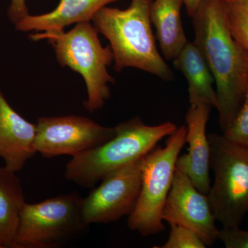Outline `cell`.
<instances>
[{
	"label": "cell",
	"instance_id": "19",
	"mask_svg": "<svg viewBox=\"0 0 248 248\" xmlns=\"http://www.w3.org/2000/svg\"><path fill=\"white\" fill-rule=\"evenodd\" d=\"M169 237L161 248H205V244L195 232L182 226L169 224Z\"/></svg>",
	"mask_w": 248,
	"mask_h": 248
},
{
	"label": "cell",
	"instance_id": "22",
	"mask_svg": "<svg viewBox=\"0 0 248 248\" xmlns=\"http://www.w3.org/2000/svg\"><path fill=\"white\" fill-rule=\"evenodd\" d=\"M185 5L187 14L192 17L195 14L202 0H183Z\"/></svg>",
	"mask_w": 248,
	"mask_h": 248
},
{
	"label": "cell",
	"instance_id": "6",
	"mask_svg": "<svg viewBox=\"0 0 248 248\" xmlns=\"http://www.w3.org/2000/svg\"><path fill=\"white\" fill-rule=\"evenodd\" d=\"M187 128H177L169 136L164 147H155L142 160L141 186L128 226L141 236L164 231L163 210L170 190L179 153L186 144Z\"/></svg>",
	"mask_w": 248,
	"mask_h": 248
},
{
	"label": "cell",
	"instance_id": "14",
	"mask_svg": "<svg viewBox=\"0 0 248 248\" xmlns=\"http://www.w3.org/2000/svg\"><path fill=\"white\" fill-rule=\"evenodd\" d=\"M174 68L182 72L188 84L191 107L205 104L218 108V98L213 73L200 49L193 42H187L173 60Z\"/></svg>",
	"mask_w": 248,
	"mask_h": 248
},
{
	"label": "cell",
	"instance_id": "2",
	"mask_svg": "<svg viewBox=\"0 0 248 248\" xmlns=\"http://www.w3.org/2000/svg\"><path fill=\"white\" fill-rule=\"evenodd\" d=\"M153 0H131L126 9L106 6L93 18V26L110 42L114 69L141 70L164 81L174 78L173 72L156 48L151 27Z\"/></svg>",
	"mask_w": 248,
	"mask_h": 248
},
{
	"label": "cell",
	"instance_id": "18",
	"mask_svg": "<svg viewBox=\"0 0 248 248\" xmlns=\"http://www.w3.org/2000/svg\"><path fill=\"white\" fill-rule=\"evenodd\" d=\"M223 133L231 141L248 148V89L239 112Z\"/></svg>",
	"mask_w": 248,
	"mask_h": 248
},
{
	"label": "cell",
	"instance_id": "12",
	"mask_svg": "<svg viewBox=\"0 0 248 248\" xmlns=\"http://www.w3.org/2000/svg\"><path fill=\"white\" fill-rule=\"evenodd\" d=\"M37 125L11 107L0 89V158L4 167L17 172L37 153Z\"/></svg>",
	"mask_w": 248,
	"mask_h": 248
},
{
	"label": "cell",
	"instance_id": "13",
	"mask_svg": "<svg viewBox=\"0 0 248 248\" xmlns=\"http://www.w3.org/2000/svg\"><path fill=\"white\" fill-rule=\"evenodd\" d=\"M119 0H60L53 11L37 16L28 15L15 24L16 30L36 31L30 35L32 41L42 40L46 36L64 31L73 24L91 22L100 10Z\"/></svg>",
	"mask_w": 248,
	"mask_h": 248
},
{
	"label": "cell",
	"instance_id": "5",
	"mask_svg": "<svg viewBox=\"0 0 248 248\" xmlns=\"http://www.w3.org/2000/svg\"><path fill=\"white\" fill-rule=\"evenodd\" d=\"M214 183L208 194L216 221L223 228L239 227L248 214V148L223 135H208Z\"/></svg>",
	"mask_w": 248,
	"mask_h": 248
},
{
	"label": "cell",
	"instance_id": "23",
	"mask_svg": "<svg viewBox=\"0 0 248 248\" xmlns=\"http://www.w3.org/2000/svg\"><path fill=\"white\" fill-rule=\"evenodd\" d=\"M226 2H231V1H238V0H224Z\"/></svg>",
	"mask_w": 248,
	"mask_h": 248
},
{
	"label": "cell",
	"instance_id": "17",
	"mask_svg": "<svg viewBox=\"0 0 248 248\" xmlns=\"http://www.w3.org/2000/svg\"><path fill=\"white\" fill-rule=\"evenodd\" d=\"M232 35L248 53V0L226 2Z\"/></svg>",
	"mask_w": 248,
	"mask_h": 248
},
{
	"label": "cell",
	"instance_id": "16",
	"mask_svg": "<svg viewBox=\"0 0 248 248\" xmlns=\"http://www.w3.org/2000/svg\"><path fill=\"white\" fill-rule=\"evenodd\" d=\"M16 173L0 167V248H14L21 212L27 203Z\"/></svg>",
	"mask_w": 248,
	"mask_h": 248
},
{
	"label": "cell",
	"instance_id": "4",
	"mask_svg": "<svg viewBox=\"0 0 248 248\" xmlns=\"http://www.w3.org/2000/svg\"><path fill=\"white\" fill-rule=\"evenodd\" d=\"M99 32L91 22L77 24L68 32L46 36L55 50L59 63L79 73L84 79L87 99L84 102L90 112L102 108L110 97L109 84L115 83V78L108 71L114 62L110 45L103 46Z\"/></svg>",
	"mask_w": 248,
	"mask_h": 248
},
{
	"label": "cell",
	"instance_id": "1",
	"mask_svg": "<svg viewBox=\"0 0 248 248\" xmlns=\"http://www.w3.org/2000/svg\"><path fill=\"white\" fill-rule=\"evenodd\" d=\"M195 41L215 81L219 125L226 131L248 89V53L232 35L224 0H202L192 16Z\"/></svg>",
	"mask_w": 248,
	"mask_h": 248
},
{
	"label": "cell",
	"instance_id": "11",
	"mask_svg": "<svg viewBox=\"0 0 248 248\" xmlns=\"http://www.w3.org/2000/svg\"><path fill=\"white\" fill-rule=\"evenodd\" d=\"M213 108L205 104L189 108L186 114V143L188 153L178 157L176 167L186 173L194 186L204 195L210 188V146L206 125Z\"/></svg>",
	"mask_w": 248,
	"mask_h": 248
},
{
	"label": "cell",
	"instance_id": "7",
	"mask_svg": "<svg viewBox=\"0 0 248 248\" xmlns=\"http://www.w3.org/2000/svg\"><path fill=\"white\" fill-rule=\"evenodd\" d=\"M78 192L26 203L21 212L14 248H55L86 228Z\"/></svg>",
	"mask_w": 248,
	"mask_h": 248
},
{
	"label": "cell",
	"instance_id": "8",
	"mask_svg": "<svg viewBox=\"0 0 248 248\" xmlns=\"http://www.w3.org/2000/svg\"><path fill=\"white\" fill-rule=\"evenodd\" d=\"M143 158L108 174L82 199L81 214L86 226L113 223L132 213L141 190Z\"/></svg>",
	"mask_w": 248,
	"mask_h": 248
},
{
	"label": "cell",
	"instance_id": "21",
	"mask_svg": "<svg viewBox=\"0 0 248 248\" xmlns=\"http://www.w3.org/2000/svg\"><path fill=\"white\" fill-rule=\"evenodd\" d=\"M27 0H11L8 10V16L13 24H17L19 21L29 15Z\"/></svg>",
	"mask_w": 248,
	"mask_h": 248
},
{
	"label": "cell",
	"instance_id": "20",
	"mask_svg": "<svg viewBox=\"0 0 248 248\" xmlns=\"http://www.w3.org/2000/svg\"><path fill=\"white\" fill-rule=\"evenodd\" d=\"M218 240L226 248H248V231L236 228H223L219 230Z\"/></svg>",
	"mask_w": 248,
	"mask_h": 248
},
{
	"label": "cell",
	"instance_id": "3",
	"mask_svg": "<svg viewBox=\"0 0 248 248\" xmlns=\"http://www.w3.org/2000/svg\"><path fill=\"white\" fill-rule=\"evenodd\" d=\"M115 129V136L108 141L72 157L65 169L67 180L81 187H93L110 172L146 156L177 126L170 122L147 125L135 117Z\"/></svg>",
	"mask_w": 248,
	"mask_h": 248
},
{
	"label": "cell",
	"instance_id": "15",
	"mask_svg": "<svg viewBox=\"0 0 248 248\" xmlns=\"http://www.w3.org/2000/svg\"><path fill=\"white\" fill-rule=\"evenodd\" d=\"M183 0H153L151 8L152 24L164 58L174 60L188 42L184 32L181 10Z\"/></svg>",
	"mask_w": 248,
	"mask_h": 248
},
{
	"label": "cell",
	"instance_id": "10",
	"mask_svg": "<svg viewBox=\"0 0 248 248\" xmlns=\"http://www.w3.org/2000/svg\"><path fill=\"white\" fill-rule=\"evenodd\" d=\"M163 220L195 232L206 247L218 240L219 230L208 195L201 192L188 176L177 167L163 210Z\"/></svg>",
	"mask_w": 248,
	"mask_h": 248
},
{
	"label": "cell",
	"instance_id": "9",
	"mask_svg": "<svg viewBox=\"0 0 248 248\" xmlns=\"http://www.w3.org/2000/svg\"><path fill=\"white\" fill-rule=\"evenodd\" d=\"M36 125V149L45 158L73 157L100 146L115 135V127L104 126L81 116L40 117Z\"/></svg>",
	"mask_w": 248,
	"mask_h": 248
}]
</instances>
